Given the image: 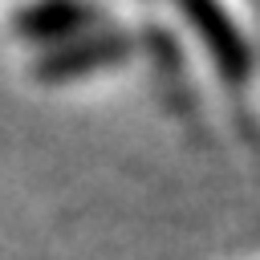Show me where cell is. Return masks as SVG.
I'll return each mask as SVG.
<instances>
[{"mask_svg": "<svg viewBox=\"0 0 260 260\" xmlns=\"http://www.w3.org/2000/svg\"><path fill=\"white\" fill-rule=\"evenodd\" d=\"M179 8L187 12V20L195 24V32L203 37L207 53L215 57L223 81L240 93L248 81H252V53L240 37V28L232 24V16L215 4V0H179Z\"/></svg>", "mask_w": 260, "mask_h": 260, "instance_id": "6da1fadb", "label": "cell"}, {"mask_svg": "<svg viewBox=\"0 0 260 260\" xmlns=\"http://www.w3.org/2000/svg\"><path fill=\"white\" fill-rule=\"evenodd\" d=\"M126 53H130L126 32H81V37L65 41L61 49H53V53L41 61V77H45V81H65V77L89 73V69H98V65L122 61Z\"/></svg>", "mask_w": 260, "mask_h": 260, "instance_id": "7a4b0ae2", "label": "cell"}, {"mask_svg": "<svg viewBox=\"0 0 260 260\" xmlns=\"http://www.w3.org/2000/svg\"><path fill=\"white\" fill-rule=\"evenodd\" d=\"M93 20V8L81 0H41L20 16V28L37 41H61V37H81Z\"/></svg>", "mask_w": 260, "mask_h": 260, "instance_id": "3957f363", "label": "cell"}]
</instances>
